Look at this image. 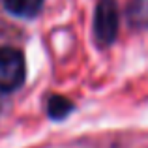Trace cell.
<instances>
[{"mask_svg": "<svg viewBox=\"0 0 148 148\" xmlns=\"http://www.w3.org/2000/svg\"><path fill=\"white\" fill-rule=\"evenodd\" d=\"M94 34L101 47H107L116 40L118 34V8L116 0H99L96 6Z\"/></svg>", "mask_w": 148, "mask_h": 148, "instance_id": "2", "label": "cell"}, {"mask_svg": "<svg viewBox=\"0 0 148 148\" xmlns=\"http://www.w3.org/2000/svg\"><path fill=\"white\" fill-rule=\"evenodd\" d=\"M4 8L15 17H36L43 8V0H2Z\"/></svg>", "mask_w": 148, "mask_h": 148, "instance_id": "3", "label": "cell"}, {"mask_svg": "<svg viewBox=\"0 0 148 148\" xmlns=\"http://www.w3.org/2000/svg\"><path fill=\"white\" fill-rule=\"evenodd\" d=\"M127 21L133 26H148V0H131Z\"/></svg>", "mask_w": 148, "mask_h": 148, "instance_id": "4", "label": "cell"}, {"mask_svg": "<svg viewBox=\"0 0 148 148\" xmlns=\"http://www.w3.org/2000/svg\"><path fill=\"white\" fill-rule=\"evenodd\" d=\"M25 56L15 47H0V92H13L25 83Z\"/></svg>", "mask_w": 148, "mask_h": 148, "instance_id": "1", "label": "cell"}, {"mask_svg": "<svg viewBox=\"0 0 148 148\" xmlns=\"http://www.w3.org/2000/svg\"><path fill=\"white\" fill-rule=\"evenodd\" d=\"M71 109H73V105L66 98H62V96H53V98L49 99V116L51 118L60 120V118H64Z\"/></svg>", "mask_w": 148, "mask_h": 148, "instance_id": "5", "label": "cell"}]
</instances>
